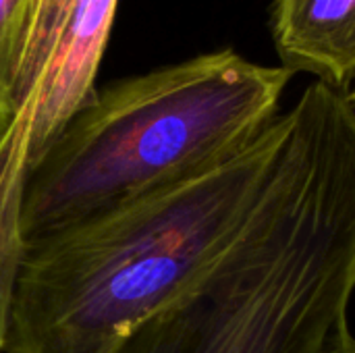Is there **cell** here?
Masks as SVG:
<instances>
[{
  "instance_id": "ba28073f",
  "label": "cell",
  "mask_w": 355,
  "mask_h": 353,
  "mask_svg": "<svg viewBox=\"0 0 355 353\" xmlns=\"http://www.w3.org/2000/svg\"><path fill=\"white\" fill-rule=\"evenodd\" d=\"M75 0H35L33 17L25 42L21 75H19V94H17V108L25 98L27 89L31 87L37 71L42 69L46 56L52 50V44L71 10Z\"/></svg>"
},
{
  "instance_id": "3957f363",
  "label": "cell",
  "mask_w": 355,
  "mask_h": 353,
  "mask_svg": "<svg viewBox=\"0 0 355 353\" xmlns=\"http://www.w3.org/2000/svg\"><path fill=\"white\" fill-rule=\"evenodd\" d=\"M291 77L220 50L96 89L27 173L21 248L233 162L275 123Z\"/></svg>"
},
{
  "instance_id": "9c48e42d",
  "label": "cell",
  "mask_w": 355,
  "mask_h": 353,
  "mask_svg": "<svg viewBox=\"0 0 355 353\" xmlns=\"http://www.w3.org/2000/svg\"><path fill=\"white\" fill-rule=\"evenodd\" d=\"M322 353H355V339L349 337V331L337 337Z\"/></svg>"
},
{
  "instance_id": "7a4b0ae2",
  "label": "cell",
  "mask_w": 355,
  "mask_h": 353,
  "mask_svg": "<svg viewBox=\"0 0 355 353\" xmlns=\"http://www.w3.org/2000/svg\"><path fill=\"white\" fill-rule=\"evenodd\" d=\"M281 114L233 162L21 248L4 353H108L191 287L256 208Z\"/></svg>"
},
{
  "instance_id": "5b68a950",
  "label": "cell",
  "mask_w": 355,
  "mask_h": 353,
  "mask_svg": "<svg viewBox=\"0 0 355 353\" xmlns=\"http://www.w3.org/2000/svg\"><path fill=\"white\" fill-rule=\"evenodd\" d=\"M272 42L291 73L339 92L355 85V0H275Z\"/></svg>"
},
{
  "instance_id": "277c9868",
  "label": "cell",
  "mask_w": 355,
  "mask_h": 353,
  "mask_svg": "<svg viewBox=\"0 0 355 353\" xmlns=\"http://www.w3.org/2000/svg\"><path fill=\"white\" fill-rule=\"evenodd\" d=\"M119 0H75L50 54L0 141V160L25 175L94 96Z\"/></svg>"
},
{
  "instance_id": "6da1fadb",
  "label": "cell",
  "mask_w": 355,
  "mask_h": 353,
  "mask_svg": "<svg viewBox=\"0 0 355 353\" xmlns=\"http://www.w3.org/2000/svg\"><path fill=\"white\" fill-rule=\"evenodd\" d=\"M355 291V112L314 81L281 114L250 218L218 260L108 353H322Z\"/></svg>"
},
{
  "instance_id": "52a82bcc",
  "label": "cell",
  "mask_w": 355,
  "mask_h": 353,
  "mask_svg": "<svg viewBox=\"0 0 355 353\" xmlns=\"http://www.w3.org/2000/svg\"><path fill=\"white\" fill-rule=\"evenodd\" d=\"M25 177L0 164V353H4L10 291L21 256L19 208Z\"/></svg>"
},
{
  "instance_id": "8992f818",
  "label": "cell",
  "mask_w": 355,
  "mask_h": 353,
  "mask_svg": "<svg viewBox=\"0 0 355 353\" xmlns=\"http://www.w3.org/2000/svg\"><path fill=\"white\" fill-rule=\"evenodd\" d=\"M35 0H0V141L8 133L19 94V75Z\"/></svg>"
},
{
  "instance_id": "30bf717a",
  "label": "cell",
  "mask_w": 355,
  "mask_h": 353,
  "mask_svg": "<svg viewBox=\"0 0 355 353\" xmlns=\"http://www.w3.org/2000/svg\"><path fill=\"white\" fill-rule=\"evenodd\" d=\"M345 98H347V102H349V106H352V110L355 112V85L349 89V92H345Z\"/></svg>"
}]
</instances>
